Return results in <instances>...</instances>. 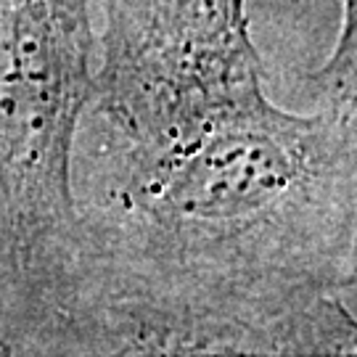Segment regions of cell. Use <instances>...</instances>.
<instances>
[{"label":"cell","instance_id":"obj_1","mask_svg":"<svg viewBox=\"0 0 357 357\" xmlns=\"http://www.w3.org/2000/svg\"><path fill=\"white\" fill-rule=\"evenodd\" d=\"M75 209L13 355H355L357 101L90 119Z\"/></svg>","mask_w":357,"mask_h":357},{"label":"cell","instance_id":"obj_4","mask_svg":"<svg viewBox=\"0 0 357 357\" xmlns=\"http://www.w3.org/2000/svg\"><path fill=\"white\" fill-rule=\"evenodd\" d=\"M342 8H344V19H342V32L339 40H355L357 35V0H342Z\"/></svg>","mask_w":357,"mask_h":357},{"label":"cell","instance_id":"obj_3","mask_svg":"<svg viewBox=\"0 0 357 357\" xmlns=\"http://www.w3.org/2000/svg\"><path fill=\"white\" fill-rule=\"evenodd\" d=\"M103 11L93 119L156 130L262 88L246 0H96Z\"/></svg>","mask_w":357,"mask_h":357},{"label":"cell","instance_id":"obj_5","mask_svg":"<svg viewBox=\"0 0 357 357\" xmlns=\"http://www.w3.org/2000/svg\"><path fill=\"white\" fill-rule=\"evenodd\" d=\"M0 355H13L11 344L6 342V336H3V333H0Z\"/></svg>","mask_w":357,"mask_h":357},{"label":"cell","instance_id":"obj_2","mask_svg":"<svg viewBox=\"0 0 357 357\" xmlns=\"http://www.w3.org/2000/svg\"><path fill=\"white\" fill-rule=\"evenodd\" d=\"M93 3L0 0V328L75 230V141L98 72Z\"/></svg>","mask_w":357,"mask_h":357}]
</instances>
